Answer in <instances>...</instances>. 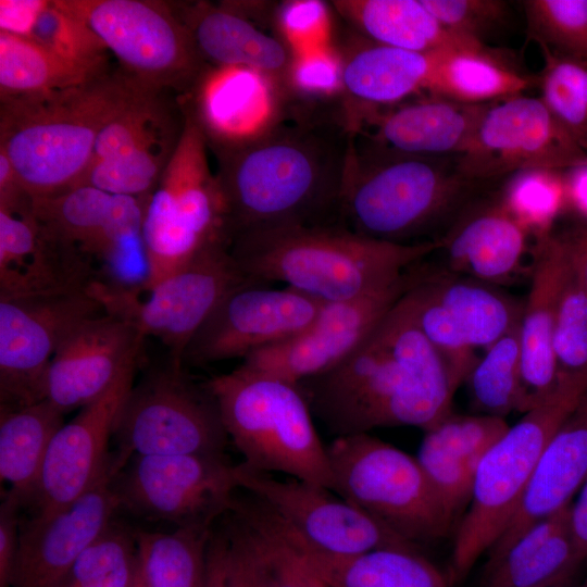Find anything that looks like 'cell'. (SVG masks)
<instances>
[{
  "label": "cell",
  "instance_id": "56",
  "mask_svg": "<svg viewBox=\"0 0 587 587\" xmlns=\"http://www.w3.org/2000/svg\"><path fill=\"white\" fill-rule=\"evenodd\" d=\"M566 208L587 224V159L563 171Z\"/></svg>",
  "mask_w": 587,
  "mask_h": 587
},
{
  "label": "cell",
  "instance_id": "14",
  "mask_svg": "<svg viewBox=\"0 0 587 587\" xmlns=\"http://www.w3.org/2000/svg\"><path fill=\"white\" fill-rule=\"evenodd\" d=\"M120 508L176 527L214 525L240 488L225 454L135 455L112 477Z\"/></svg>",
  "mask_w": 587,
  "mask_h": 587
},
{
  "label": "cell",
  "instance_id": "33",
  "mask_svg": "<svg viewBox=\"0 0 587 587\" xmlns=\"http://www.w3.org/2000/svg\"><path fill=\"white\" fill-rule=\"evenodd\" d=\"M274 517L327 587H449L448 578L417 549L387 547L351 555H332L310 547L276 515Z\"/></svg>",
  "mask_w": 587,
  "mask_h": 587
},
{
  "label": "cell",
  "instance_id": "10",
  "mask_svg": "<svg viewBox=\"0 0 587 587\" xmlns=\"http://www.w3.org/2000/svg\"><path fill=\"white\" fill-rule=\"evenodd\" d=\"M112 438L113 477L135 455L225 454L229 440L205 383L197 385L171 358L133 385Z\"/></svg>",
  "mask_w": 587,
  "mask_h": 587
},
{
  "label": "cell",
  "instance_id": "9",
  "mask_svg": "<svg viewBox=\"0 0 587 587\" xmlns=\"http://www.w3.org/2000/svg\"><path fill=\"white\" fill-rule=\"evenodd\" d=\"M332 490L404 539L448 536V512L419 460L369 433L338 436L327 446Z\"/></svg>",
  "mask_w": 587,
  "mask_h": 587
},
{
  "label": "cell",
  "instance_id": "15",
  "mask_svg": "<svg viewBox=\"0 0 587 587\" xmlns=\"http://www.w3.org/2000/svg\"><path fill=\"white\" fill-rule=\"evenodd\" d=\"M86 288L0 297V408L45 400L49 364L83 322L103 314Z\"/></svg>",
  "mask_w": 587,
  "mask_h": 587
},
{
  "label": "cell",
  "instance_id": "36",
  "mask_svg": "<svg viewBox=\"0 0 587 587\" xmlns=\"http://www.w3.org/2000/svg\"><path fill=\"white\" fill-rule=\"evenodd\" d=\"M536 83L490 47L436 53L427 91L466 104H490L522 95Z\"/></svg>",
  "mask_w": 587,
  "mask_h": 587
},
{
  "label": "cell",
  "instance_id": "47",
  "mask_svg": "<svg viewBox=\"0 0 587 587\" xmlns=\"http://www.w3.org/2000/svg\"><path fill=\"white\" fill-rule=\"evenodd\" d=\"M29 38L66 60L108 67L105 45L84 21L62 8L58 0L48 2Z\"/></svg>",
  "mask_w": 587,
  "mask_h": 587
},
{
  "label": "cell",
  "instance_id": "27",
  "mask_svg": "<svg viewBox=\"0 0 587 587\" xmlns=\"http://www.w3.org/2000/svg\"><path fill=\"white\" fill-rule=\"evenodd\" d=\"M587 476V387L547 442L520 507L488 551L500 558L533 524L573 501Z\"/></svg>",
  "mask_w": 587,
  "mask_h": 587
},
{
  "label": "cell",
  "instance_id": "2",
  "mask_svg": "<svg viewBox=\"0 0 587 587\" xmlns=\"http://www.w3.org/2000/svg\"><path fill=\"white\" fill-rule=\"evenodd\" d=\"M298 386L338 437L388 426L426 430L452 411L460 384L401 297L346 360Z\"/></svg>",
  "mask_w": 587,
  "mask_h": 587
},
{
  "label": "cell",
  "instance_id": "4",
  "mask_svg": "<svg viewBox=\"0 0 587 587\" xmlns=\"http://www.w3.org/2000/svg\"><path fill=\"white\" fill-rule=\"evenodd\" d=\"M138 85L121 68L75 87L1 100L0 151L32 198L80 184L100 130Z\"/></svg>",
  "mask_w": 587,
  "mask_h": 587
},
{
  "label": "cell",
  "instance_id": "20",
  "mask_svg": "<svg viewBox=\"0 0 587 587\" xmlns=\"http://www.w3.org/2000/svg\"><path fill=\"white\" fill-rule=\"evenodd\" d=\"M135 371L133 367L124 373L104 395L80 408L54 434L28 504L32 516H47L70 505L111 474L109 441L134 385Z\"/></svg>",
  "mask_w": 587,
  "mask_h": 587
},
{
  "label": "cell",
  "instance_id": "46",
  "mask_svg": "<svg viewBox=\"0 0 587 587\" xmlns=\"http://www.w3.org/2000/svg\"><path fill=\"white\" fill-rule=\"evenodd\" d=\"M553 357L557 385H587V289L572 268L559 299Z\"/></svg>",
  "mask_w": 587,
  "mask_h": 587
},
{
  "label": "cell",
  "instance_id": "30",
  "mask_svg": "<svg viewBox=\"0 0 587 587\" xmlns=\"http://www.w3.org/2000/svg\"><path fill=\"white\" fill-rule=\"evenodd\" d=\"M436 53L399 49L369 39L361 41L354 51L340 55L347 109L355 104L354 114L364 115L426 90Z\"/></svg>",
  "mask_w": 587,
  "mask_h": 587
},
{
  "label": "cell",
  "instance_id": "51",
  "mask_svg": "<svg viewBox=\"0 0 587 587\" xmlns=\"http://www.w3.org/2000/svg\"><path fill=\"white\" fill-rule=\"evenodd\" d=\"M422 2L444 27L479 42H484L486 36L501 28L511 13L509 3L502 0H422Z\"/></svg>",
  "mask_w": 587,
  "mask_h": 587
},
{
  "label": "cell",
  "instance_id": "6",
  "mask_svg": "<svg viewBox=\"0 0 587 587\" xmlns=\"http://www.w3.org/2000/svg\"><path fill=\"white\" fill-rule=\"evenodd\" d=\"M247 467L332 490L327 447L299 386L239 365L205 382Z\"/></svg>",
  "mask_w": 587,
  "mask_h": 587
},
{
  "label": "cell",
  "instance_id": "41",
  "mask_svg": "<svg viewBox=\"0 0 587 587\" xmlns=\"http://www.w3.org/2000/svg\"><path fill=\"white\" fill-rule=\"evenodd\" d=\"M476 409L504 417L519 410L521 357L519 324L478 357L466 379Z\"/></svg>",
  "mask_w": 587,
  "mask_h": 587
},
{
  "label": "cell",
  "instance_id": "54",
  "mask_svg": "<svg viewBox=\"0 0 587 587\" xmlns=\"http://www.w3.org/2000/svg\"><path fill=\"white\" fill-rule=\"evenodd\" d=\"M49 1L1 0L0 32L29 37L42 10Z\"/></svg>",
  "mask_w": 587,
  "mask_h": 587
},
{
  "label": "cell",
  "instance_id": "57",
  "mask_svg": "<svg viewBox=\"0 0 587 587\" xmlns=\"http://www.w3.org/2000/svg\"><path fill=\"white\" fill-rule=\"evenodd\" d=\"M571 505L570 527L576 558L582 566L587 562V476Z\"/></svg>",
  "mask_w": 587,
  "mask_h": 587
},
{
  "label": "cell",
  "instance_id": "38",
  "mask_svg": "<svg viewBox=\"0 0 587 587\" xmlns=\"http://www.w3.org/2000/svg\"><path fill=\"white\" fill-rule=\"evenodd\" d=\"M214 525L173 532L135 529L139 569L152 587H205L207 552Z\"/></svg>",
  "mask_w": 587,
  "mask_h": 587
},
{
  "label": "cell",
  "instance_id": "48",
  "mask_svg": "<svg viewBox=\"0 0 587 587\" xmlns=\"http://www.w3.org/2000/svg\"><path fill=\"white\" fill-rule=\"evenodd\" d=\"M330 104L344 99L340 55L326 45L295 51L282 100Z\"/></svg>",
  "mask_w": 587,
  "mask_h": 587
},
{
  "label": "cell",
  "instance_id": "16",
  "mask_svg": "<svg viewBox=\"0 0 587 587\" xmlns=\"http://www.w3.org/2000/svg\"><path fill=\"white\" fill-rule=\"evenodd\" d=\"M237 471L240 488L321 552L351 555L387 547L416 549L328 488L294 477L276 478L243 463L237 464Z\"/></svg>",
  "mask_w": 587,
  "mask_h": 587
},
{
  "label": "cell",
  "instance_id": "12",
  "mask_svg": "<svg viewBox=\"0 0 587 587\" xmlns=\"http://www.w3.org/2000/svg\"><path fill=\"white\" fill-rule=\"evenodd\" d=\"M58 2L91 28L126 74L147 87L188 95L211 70L171 2Z\"/></svg>",
  "mask_w": 587,
  "mask_h": 587
},
{
  "label": "cell",
  "instance_id": "5",
  "mask_svg": "<svg viewBox=\"0 0 587 587\" xmlns=\"http://www.w3.org/2000/svg\"><path fill=\"white\" fill-rule=\"evenodd\" d=\"M369 142L352 145L342 192L341 223L376 240L414 243L446 217L475 184L439 161Z\"/></svg>",
  "mask_w": 587,
  "mask_h": 587
},
{
  "label": "cell",
  "instance_id": "23",
  "mask_svg": "<svg viewBox=\"0 0 587 587\" xmlns=\"http://www.w3.org/2000/svg\"><path fill=\"white\" fill-rule=\"evenodd\" d=\"M93 279L90 258L35 216L32 198L0 207V297L86 288Z\"/></svg>",
  "mask_w": 587,
  "mask_h": 587
},
{
  "label": "cell",
  "instance_id": "8",
  "mask_svg": "<svg viewBox=\"0 0 587 587\" xmlns=\"http://www.w3.org/2000/svg\"><path fill=\"white\" fill-rule=\"evenodd\" d=\"M586 387L557 385L545 402L523 413L485 453L474 476L469 510L454 534L450 584L461 583L503 534L547 442Z\"/></svg>",
  "mask_w": 587,
  "mask_h": 587
},
{
  "label": "cell",
  "instance_id": "35",
  "mask_svg": "<svg viewBox=\"0 0 587 587\" xmlns=\"http://www.w3.org/2000/svg\"><path fill=\"white\" fill-rule=\"evenodd\" d=\"M64 413L48 400L21 408H0V479L4 492L28 505L50 442Z\"/></svg>",
  "mask_w": 587,
  "mask_h": 587
},
{
  "label": "cell",
  "instance_id": "11",
  "mask_svg": "<svg viewBox=\"0 0 587 587\" xmlns=\"http://www.w3.org/2000/svg\"><path fill=\"white\" fill-rule=\"evenodd\" d=\"M251 282L260 280L250 277L233 257L230 245L222 242L152 286L126 287L93 279L88 290L105 314L130 324L145 338L159 339L170 358L184 364L189 342L218 303Z\"/></svg>",
  "mask_w": 587,
  "mask_h": 587
},
{
  "label": "cell",
  "instance_id": "29",
  "mask_svg": "<svg viewBox=\"0 0 587 587\" xmlns=\"http://www.w3.org/2000/svg\"><path fill=\"white\" fill-rule=\"evenodd\" d=\"M490 104H466L432 95L374 114L369 121L376 127L371 142L402 154L459 157L472 143Z\"/></svg>",
  "mask_w": 587,
  "mask_h": 587
},
{
  "label": "cell",
  "instance_id": "24",
  "mask_svg": "<svg viewBox=\"0 0 587 587\" xmlns=\"http://www.w3.org/2000/svg\"><path fill=\"white\" fill-rule=\"evenodd\" d=\"M532 258L530 286L519 322L521 413L538 407L557 389L553 334L560 295L571 271L554 230L534 240Z\"/></svg>",
  "mask_w": 587,
  "mask_h": 587
},
{
  "label": "cell",
  "instance_id": "53",
  "mask_svg": "<svg viewBox=\"0 0 587 587\" xmlns=\"http://www.w3.org/2000/svg\"><path fill=\"white\" fill-rule=\"evenodd\" d=\"M21 509L18 500L4 492L0 504V587H12L20 542Z\"/></svg>",
  "mask_w": 587,
  "mask_h": 587
},
{
  "label": "cell",
  "instance_id": "43",
  "mask_svg": "<svg viewBox=\"0 0 587 587\" xmlns=\"http://www.w3.org/2000/svg\"><path fill=\"white\" fill-rule=\"evenodd\" d=\"M138 565L135 529L113 519L77 558L64 587H132Z\"/></svg>",
  "mask_w": 587,
  "mask_h": 587
},
{
  "label": "cell",
  "instance_id": "25",
  "mask_svg": "<svg viewBox=\"0 0 587 587\" xmlns=\"http://www.w3.org/2000/svg\"><path fill=\"white\" fill-rule=\"evenodd\" d=\"M147 198L77 186L58 195L32 198V210L48 229L90 259H114L142 247Z\"/></svg>",
  "mask_w": 587,
  "mask_h": 587
},
{
  "label": "cell",
  "instance_id": "50",
  "mask_svg": "<svg viewBox=\"0 0 587 587\" xmlns=\"http://www.w3.org/2000/svg\"><path fill=\"white\" fill-rule=\"evenodd\" d=\"M416 459L439 499L455 517L471 499L475 474L466 464L424 434Z\"/></svg>",
  "mask_w": 587,
  "mask_h": 587
},
{
  "label": "cell",
  "instance_id": "44",
  "mask_svg": "<svg viewBox=\"0 0 587 587\" xmlns=\"http://www.w3.org/2000/svg\"><path fill=\"white\" fill-rule=\"evenodd\" d=\"M251 526L261 551L267 587H326L255 498L234 508Z\"/></svg>",
  "mask_w": 587,
  "mask_h": 587
},
{
  "label": "cell",
  "instance_id": "17",
  "mask_svg": "<svg viewBox=\"0 0 587 587\" xmlns=\"http://www.w3.org/2000/svg\"><path fill=\"white\" fill-rule=\"evenodd\" d=\"M587 159L539 97L517 95L491 103L455 170L465 179L509 176L527 168L565 171Z\"/></svg>",
  "mask_w": 587,
  "mask_h": 587
},
{
  "label": "cell",
  "instance_id": "37",
  "mask_svg": "<svg viewBox=\"0 0 587 587\" xmlns=\"http://www.w3.org/2000/svg\"><path fill=\"white\" fill-rule=\"evenodd\" d=\"M108 71L66 60L29 37L0 32L1 100L75 87Z\"/></svg>",
  "mask_w": 587,
  "mask_h": 587
},
{
  "label": "cell",
  "instance_id": "31",
  "mask_svg": "<svg viewBox=\"0 0 587 587\" xmlns=\"http://www.w3.org/2000/svg\"><path fill=\"white\" fill-rule=\"evenodd\" d=\"M410 273L411 287L439 308L475 351L486 350L520 322L523 301L494 285L449 272Z\"/></svg>",
  "mask_w": 587,
  "mask_h": 587
},
{
  "label": "cell",
  "instance_id": "28",
  "mask_svg": "<svg viewBox=\"0 0 587 587\" xmlns=\"http://www.w3.org/2000/svg\"><path fill=\"white\" fill-rule=\"evenodd\" d=\"M526 229L496 200L459 220L440 241L449 273L489 285L511 282L528 252Z\"/></svg>",
  "mask_w": 587,
  "mask_h": 587
},
{
  "label": "cell",
  "instance_id": "13",
  "mask_svg": "<svg viewBox=\"0 0 587 587\" xmlns=\"http://www.w3.org/2000/svg\"><path fill=\"white\" fill-rule=\"evenodd\" d=\"M172 93L139 83L100 130L79 186L135 198L150 196L185 127V104Z\"/></svg>",
  "mask_w": 587,
  "mask_h": 587
},
{
  "label": "cell",
  "instance_id": "45",
  "mask_svg": "<svg viewBox=\"0 0 587 587\" xmlns=\"http://www.w3.org/2000/svg\"><path fill=\"white\" fill-rule=\"evenodd\" d=\"M521 3L528 39L554 53L587 62V0Z\"/></svg>",
  "mask_w": 587,
  "mask_h": 587
},
{
  "label": "cell",
  "instance_id": "49",
  "mask_svg": "<svg viewBox=\"0 0 587 587\" xmlns=\"http://www.w3.org/2000/svg\"><path fill=\"white\" fill-rule=\"evenodd\" d=\"M508 428L504 417L451 411L424 434L460 458L475 474L485 453Z\"/></svg>",
  "mask_w": 587,
  "mask_h": 587
},
{
  "label": "cell",
  "instance_id": "18",
  "mask_svg": "<svg viewBox=\"0 0 587 587\" xmlns=\"http://www.w3.org/2000/svg\"><path fill=\"white\" fill-rule=\"evenodd\" d=\"M410 284L409 268L397 279L358 297L324 302L303 329L253 352L240 365L296 385L322 375L362 345Z\"/></svg>",
  "mask_w": 587,
  "mask_h": 587
},
{
  "label": "cell",
  "instance_id": "3",
  "mask_svg": "<svg viewBox=\"0 0 587 587\" xmlns=\"http://www.w3.org/2000/svg\"><path fill=\"white\" fill-rule=\"evenodd\" d=\"M440 241L395 243L345 225L296 226L241 233L230 252L252 278L286 284L322 302L348 300L386 285L433 252Z\"/></svg>",
  "mask_w": 587,
  "mask_h": 587
},
{
  "label": "cell",
  "instance_id": "19",
  "mask_svg": "<svg viewBox=\"0 0 587 587\" xmlns=\"http://www.w3.org/2000/svg\"><path fill=\"white\" fill-rule=\"evenodd\" d=\"M270 286L251 282L232 290L195 334L183 362L243 360L303 329L324 304L294 288Z\"/></svg>",
  "mask_w": 587,
  "mask_h": 587
},
{
  "label": "cell",
  "instance_id": "22",
  "mask_svg": "<svg viewBox=\"0 0 587 587\" xmlns=\"http://www.w3.org/2000/svg\"><path fill=\"white\" fill-rule=\"evenodd\" d=\"M118 509L108 474L70 505L21 521L12 587H64L77 558Z\"/></svg>",
  "mask_w": 587,
  "mask_h": 587
},
{
  "label": "cell",
  "instance_id": "55",
  "mask_svg": "<svg viewBox=\"0 0 587 587\" xmlns=\"http://www.w3.org/2000/svg\"><path fill=\"white\" fill-rule=\"evenodd\" d=\"M572 271L587 289V224L580 223L562 232H554Z\"/></svg>",
  "mask_w": 587,
  "mask_h": 587
},
{
  "label": "cell",
  "instance_id": "26",
  "mask_svg": "<svg viewBox=\"0 0 587 587\" xmlns=\"http://www.w3.org/2000/svg\"><path fill=\"white\" fill-rule=\"evenodd\" d=\"M209 65L254 71L283 96L295 58L284 38L266 34L229 3L171 2Z\"/></svg>",
  "mask_w": 587,
  "mask_h": 587
},
{
  "label": "cell",
  "instance_id": "7",
  "mask_svg": "<svg viewBox=\"0 0 587 587\" xmlns=\"http://www.w3.org/2000/svg\"><path fill=\"white\" fill-rule=\"evenodd\" d=\"M185 112L179 142L145 205V287L166 278L213 245H230L226 205L210 168L205 132L190 101Z\"/></svg>",
  "mask_w": 587,
  "mask_h": 587
},
{
  "label": "cell",
  "instance_id": "59",
  "mask_svg": "<svg viewBox=\"0 0 587 587\" xmlns=\"http://www.w3.org/2000/svg\"><path fill=\"white\" fill-rule=\"evenodd\" d=\"M576 587H587V576L584 578V580L577 585Z\"/></svg>",
  "mask_w": 587,
  "mask_h": 587
},
{
  "label": "cell",
  "instance_id": "40",
  "mask_svg": "<svg viewBox=\"0 0 587 587\" xmlns=\"http://www.w3.org/2000/svg\"><path fill=\"white\" fill-rule=\"evenodd\" d=\"M498 201L534 240L553 232L566 208L563 171L527 168L507 177Z\"/></svg>",
  "mask_w": 587,
  "mask_h": 587
},
{
  "label": "cell",
  "instance_id": "58",
  "mask_svg": "<svg viewBox=\"0 0 587 587\" xmlns=\"http://www.w3.org/2000/svg\"><path fill=\"white\" fill-rule=\"evenodd\" d=\"M139 562V561H138ZM132 587H152L148 582L147 579L145 578V576L142 575L140 569H139V565H138V571H137V575H136V578L134 580V584Z\"/></svg>",
  "mask_w": 587,
  "mask_h": 587
},
{
  "label": "cell",
  "instance_id": "60",
  "mask_svg": "<svg viewBox=\"0 0 587 587\" xmlns=\"http://www.w3.org/2000/svg\"><path fill=\"white\" fill-rule=\"evenodd\" d=\"M327 587V586H326Z\"/></svg>",
  "mask_w": 587,
  "mask_h": 587
},
{
  "label": "cell",
  "instance_id": "39",
  "mask_svg": "<svg viewBox=\"0 0 587 587\" xmlns=\"http://www.w3.org/2000/svg\"><path fill=\"white\" fill-rule=\"evenodd\" d=\"M212 528L205 587H267L261 551L249 523L235 510Z\"/></svg>",
  "mask_w": 587,
  "mask_h": 587
},
{
  "label": "cell",
  "instance_id": "21",
  "mask_svg": "<svg viewBox=\"0 0 587 587\" xmlns=\"http://www.w3.org/2000/svg\"><path fill=\"white\" fill-rule=\"evenodd\" d=\"M143 340L130 324L105 313L83 322L49 364L45 400L66 414L100 398L136 367Z\"/></svg>",
  "mask_w": 587,
  "mask_h": 587
},
{
  "label": "cell",
  "instance_id": "34",
  "mask_svg": "<svg viewBox=\"0 0 587 587\" xmlns=\"http://www.w3.org/2000/svg\"><path fill=\"white\" fill-rule=\"evenodd\" d=\"M333 5L377 43L421 53L486 46L444 27L422 0H339Z\"/></svg>",
  "mask_w": 587,
  "mask_h": 587
},
{
  "label": "cell",
  "instance_id": "52",
  "mask_svg": "<svg viewBox=\"0 0 587 587\" xmlns=\"http://www.w3.org/2000/svg\"><path fill=\"white\" fill-rule=\"evenodd\" d=\"M278 21L285 41L294 51L325 45L320 35L326 33L328 20L326 7L322 2L286 3L278 13Z\"/></svg>",
  "mask_w": 587,
  "mask_h": 587
},
{
  "label": "cell",
  "instance_id": "42",
  "mask_svg": "<svg viewBox=\"0 0 587 587\" xmlns=\"http://www.w3.org/2000/svg\"><path fill=\"white\" fill-rule=\"evenodd\" d=\"M539 48L544 59L536 77L539 98L561 127L587 152V62Z\"/></svg>",
  "mask_w": 587,
  "mask_h": 587
},
{
  "label": "cell",
  "instance_id": "1",
  "mask_svg": "<svg viewBox=\"0 0 587 587\" xmlns=\"http://www.w3.org/2000/svg\"><path fill=\"white\" fill-rule=\"evenodd\" d=\"M337 103L285 108L242 138L208 139L227 211L230 242L241 233L342 225L348 162L358 130Z\"/></svg>",
  "mask_w": 587,
  "mask_h": 587
},
{
  "label": "cell",
  "instance_id": "32",
  "mask_svg": "<svg viewBox=\"0 0 587 587\" xmlns=\"http://www.w3.org/2000/svg\"><path fill=\"white\" fill-rule=\"evenodd\" d=\"M571 505L533 524L487 563L483 587H567L580 567L570 527Z\"/></svg>",
  "mask_w": 587,
  "mask_h": 587
}]
</instances>
